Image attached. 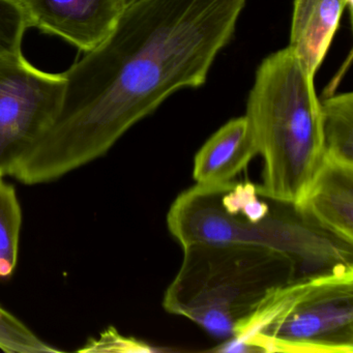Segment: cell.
Listing matches in <instances>:
<instances>
[{
	"label": "cell",
	"instance_id": "cell-1",
	"mask_svg": "<svg viewBox=\"0 0 353 353\" xmlns=\"http://www.w3.org/2000/svg\"><path fill=\"white\" fill-rule=\"evenodd\" d=\"M247 0H135L111 34L63 76L61 110L22 159L28 185L102 158L181 88L203 85Z\"/></svg>",
	"mask_w": 353,
	"mask_h": 353
},
{
	"label": "cell",
	"instance_id": "cell-2",
	"mask_svg": "<svg viewBox=\"0 0 353 353\" xmlns=\"http://www.w3.org/2000/svg\"><path fill=\"white\" fill-rule=\"evenodd\" d=\"M264 161V197L296 205L324 158L314 76L290 47L266 57L256 72L247 114Z\"/></svg>",
	"mask_w": 353,
	"mask_h": 353
},
{
	"label": "cell",
	"instance_id": "cell-3",
	"mask_svg": "<svg viewBox=\"0 0 353 353\" xmlns=\"http://www.w3.org/2000/svg\"><path fill=\"white\" fill-rule=\"evenodd\" d=\"M183 249L163 305L216 338H234L262 303L296 282L292 260L268 248L198 243Z\"/></svg>",
	"mask_w": 353,
	"mask_h": 353
},
{
	"label": "cell",
	"instance_id": "cell-4",
	"mask_svg": "<svg viewBox=\"0 0 353 353\" xmlns=\"http://www.w3.org/2000/svg\"><path fill=\"white\" fill-rule=\"evenodd\" d=\"M169 231L185 248L198 243L259 245L288 256L296 282L353 272V245L318 228L293 204L272 199L259 220L223 208L219 185H194L175 199L167 214Z\"/></svg>",
	"mask_w": 353,
	"mask_h": 353
},
{
	"label": "cell",
	"instance_id": "cell-5",
	"mask_svg": "<svg viewBox=\"0 0 353 353\" xmlns=\"http://www.w3.org/2000/svg\"><path fill=\"white\" fill-rule=\"evenodd\" d=\"M225 351L353 352V272L299 281L272 295Z\"/></svg>",
	"mask_w": 353,
	"mask_h": 353
},
{
	"label": "cell",
	"instance_id": "cell-6",
	"mask_svg": "<svg viewBox=\"0 0 353 353\" xmlns=\"http://www.w3.org/2000/svg\"><path fill=\"white\" fill-rule=\"evenodd\" d=\"M63 74L30 65L21 53L0 57V175H13L20 161L50 129L61 110Z\"/></svg>",
	"mask_w": 353,
	"mask_h": 353
},
{
	"label": "cell",
	"instance_id": "cell-7",
	"mask_svg": "<svg viewBox=\"0 0 353 353\" xmlns=\"http://www.w3.org/2000/svg\"><path fill=\"white\" fill-rule=\"evenodd\" d=\"M30 28L59 37L79 50L98 47L117 26L123 0H19Z\"/></svg>",
	"mask_w": 353,
	"mask_h": 353
},
{
	"label": "cell",
	"instance_id": "cell-8",
	"mask_svg": "<svg viewBox=\"0 0 353 353\" xmlns=\"http://www.w3.org/2000/svg\"><path fill=\"white\" fill-rule=\"evenodd\" d=\"M295 208L318 228L353 245V166L324 157Z\"/></svg>",
	"mask_w": 353,
	"mask_h": 353
},
{
	"label": "cell",
	"instance_id": "cell-9",
	"mask_svg": "<svg viewBox=\"0 0 353 353\" xmlns=\"http://www.w3.org/2000/svg\"><path fill=\"white\" fill-rule=\"evenodd\" d=\"M259 154L248 117L228 121L200 148L194 159L193 177L203 187L226 185Z\"/></svg>",
	"mask_w": 353,
	"mask_h": 353
},
{
	"label": "cell",
	"instance_id": "cell-10",
	"mask_svg": "<svg viewBox=\"0 0 353 353\" xmlns=\"http://www.w3.org/2000/svg\"><path fill=\"white\" fill-rule=\"evenodd\" d=\"M347 6L348 0H294L289 47L312 76L321 65Z\"/></svg>",
	"mask_w": 353,
	"mask_h": 353
},
{
	"label": "cell",
	"instance_id": "cell-11",
	"mask_svg": "<svg viewBox=\"0 0 353 353\" xmlns=\"http://www.w3.org/2000/svg\"><path fill=\"white\" fill-rule=\"evenodd\" d=\"M324 157L353 166V94L320 103Z\"/></svg>",
	"mask_w": 353,
	"mask_h": 353
},
{
	"label": "cell",
	"instance_id": "cell-12",
	"mask_svg": "<svg viewBox=\"0 0 353 353\" xmlns=\"http://www.w3.org/2000/svg\"><path fill=\"white\" fill-rule=\"evenodd\" d=\"M0 175V279L15 272L19 257L22 210L13 185Z\"/></svg>",
	"mask_w": 353,
	"mask_h": 353
},
{
	"label": "cell",
	"instance_id": "cell-13",
	"mask_svg": "<svg viewBox=\"0 0 353 353\" xmlns=\"http://www.w3.org/2000/svg\"><path fill=\"white\" fill-rule=\"evenodd\" d=\"M0 349L8 353H57L21 320L0 305Z\"/></svg>",
	"mask_w": 353,
	"mask_h": 353
},
{
	"label": "cell",
	"instance_id": "cell-14",
	"mask_svg": "<svg viewBox=\"0 0 353 353\" xmlns=\"http://www.w3.org/2000/svg\"><path fill=\"white\" fill-rule=\"evenodd\" d=\"M28 28L19 0H0V57L21 53L22 40Z\"/></svg>",
	"mask_w": 353,
	"mask_h": 353
},
{
	"label": "cell",
	"instance_id": "cell-15",
	"mask_svg": "<svg viewBox=\"0 0 353 353\" xmlns=\"http://www.w3.org/2000/svg\"><path fill=\"white\" fill-rule=\"evenodd\" d=\"M88 345L106 346V348L103 349L102 351H138V352L154 351V348L148 346L145 343L140 342L135 339L121 336L115 330H107L106 334H103L100 340H92V344ZM90 348L84 349L83 351H88Z\"/></svg>",
	"mask_w": 353,
	"mask_h": 353
},
{
	"label": "cell",
	"instance_id": "cell-16",
	"mask_svg": "<svg viewBox=\"0 0 353 353\" xmlns=\"http://www.w3.org/2000/svg\"><path fill=\"white\" fill-rule=\"evenodd\" d=\"M135 0H123V3H125V7H128V6L133 3Z\"/></svg>",
	"mask_w": 353,
	"mask_h": 353
}]
</instances>
